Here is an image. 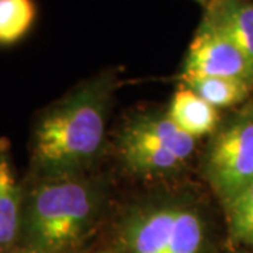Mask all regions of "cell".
Returning <instances> with one entry per match:
<instances>
[{
  "label": "cell",
  "mask_w": 253,
  "mask_h": 253,
  "mask_svg": "<svg viewBox=\"0 0 253 253\" xmlns=\"http://www.w3.org/2000/svg\"><path fill=\"white\" fill-rule=\"evenodd\" d=\"M114 73L83 82L37 117L30 144L33 176L82 174L99 159L106 141Z\"/></svg>",
  "instance_id": "6da1fadb"
},
{
  "label": "cell",
  "mask_w": 253,
  "mask_h": 253,
  "mask_svg": "<svg viewBox=\"0 0 253 253\" xmlns=\"http://www.w3.org/2000/svg\"><path fill=\"white\" fill-rule=\"evenodd\" d=\"M196 1H199V3H201V4L204 6V4H207L210 0H196Z\"/></svg>",
  "instance_id": "9a60e30c"
},
{
  "label": "cell",
  "mask_w": 253,
  "mask_h": 253,
  "mask_svg": "<svg viewBox=\"0 0 253 253\" xmlns=\"http://www.w3.org/2000/svg\"><path fill=\"white\" fill-rule=\"evenodd\" d=\"M82 253H120L113 246V245H110V246H104V248H100V249H93V251H83Z\"/></svg>",
  "instance_id": "4fadbf2b"
},
{
  "label": "cell",
  "mask_w": 253,
  "mask_h": 253,
  "mask_svg": "<svg viewBox=\"0 0 253 253\" xmlns=\"http://www.w3.org/2000/svg\"><path fill=\"white\" fill-rule=\"evenodd\" d=\"M232 242L253 251V184L222 204Z\"/></svg>",
  "instance_id": "7c38bea8"
},
{
  "label": "cell",
  "mask_w": 253,
  "mask_h": 253,
  "mask_svg": "<svg viewBox=\"0 0 253 253\" xmlns=\"http://www.w3.org/2000/svg\"><path fill=\"white\" fill-rule=\"evenodd\" d=\"M234 253H253V251L251 249V251H244V252H234Z\"/></svg>",
  "instance_id": "2e32d148"
},
{
  "label": "cell",
  "mask_w": 253,
  "mask_h": 253,
  "mask_svg": "<svg viewBox=\"0 0 253 253\" xmlns=\"http://www.w3.org/2000/svg\"><path fill=\"white\" fill-rule=\"evenodd\" d=\"M194 78H228L253 83V63L229 40L201 23L180 73V81Z\"/></svg>",
  "instance_id": "8992f818"
},
{
  "label": "cell",
  "mask_w": 253,
  "mask_h": 253,
  "mask_svg": "<svg viewBox=\"0 0 253 253\" xmlns=\"http://www.w3.org/2000/svg\"><path fill=\"white\" fill-rule=\"evenodd\" d=\"M24 183L21 246L45 253H82L106 208L103 183L86 173L33 176Z\"/></svg>",
  "instance_id": "7a4b0ae2"
},
{
  "label": "cell",
  "mask_w": 253,
  "mask_h": 253,
  "mask_svg": "<svg viewBox=\"0 0 253 253\" xmlns=\"http://www.w3.org/2000/svg\"><path fill=\"white\" fill-rule=\"evenodd\" d=\"M111 245L120 253H221L207 207L186 191H159L128 204Z\"/></svg>",
  "instance_id": "3957f363"
},
{
  "label": "cell",
  "mask_w": 253,
  "mask_h": 253,
  "mask_svg": "<svg viewBox=\"0 0 253 253\" xmlns=\"http://www.w3.org/2000/svg\"><path fill=\"white\" fill-rule=\"evenodd\" d=\"M197 139L181 131L168 110L136 113L121 126L117 154L124 169L136 177H172L186 168L196 152Z\"/></svg>",
  "instance_id": "277c9868"
},
{
  "label": "cell",
  "mask_w": 253,
  "mask_h": 253,
  "mask_svg": "<svg viewBox=\"0 0 253 253\" xmlns=\"http://www.w3.org/2000/svg\"><path fill=\"white\" fill-rule=\"evenodd\" d=\"M168 114L181 131L196 139L212 135L221 124L219 110L184 84L174 91Z\"/></svg>",
  "instance_id": "9c48e42d"
},
{
  "label": "cell",
  "mask_w": 253,
  "mask_h": 253,
  "mask_svg": "<svg viewBox=\"0 0 253 253\" xmlns=\"http://www.w3.org/2000/svg\"><path fill=\"white\" fill-rule=\"evenodd\" d=\"M201 23L229 40L253 63V3L210 0L204 4Z\"/></svg>",
  "instance_id": "ba28073f"
},
{
  "label": "cell",
  "mask_w": 253,
  "mask_h": 253,
  "mask_svg": "<svg viewBox=\"0 0 253 253\" xmlns=\"http://www.w3.org/2000/svg\"><path fill=\"white\" fill-rule=\"evenodd\" d=\"M201 172L221 204L253 184V106L221 121L206 146Z\"/></svg>",
  "instance_id": "5b68a950"
},
{
  "label": "cell",
  "mask_w": 253,
  "mask_h": 253,
  "mask_svg": "<svg viewBox=\"0 0 253 253\" xmlns=\"http://www.w3.org/2000/svg\"><path fill=\"white\" fill-rule=\"evenodd\" d=\"M24 183L18 180L7 138H0V253L21 246Z\"/></svg>",
  "instance_id": "52a82bcc"
},
{
  "label": "cell",
  "mask_w": 253,
  "mask_h": 253,
  "mask_svg": "<svg viewBox=\"0 0 253 253\" xmlns=\"http://www.w3.org/2000/svg\"><path fill=\"white\" fill-rule=\"evenodd\" d=\"M180 82L217 110L244 103L253 87L251 82L228 78H194Z\"/></svg>",
  "instance_id": "30bf717a"
},
{
  "label": "cell",
  "mask_w": 253,
  "mask_h": 253,
  "mask_svg": "<svg viewBox=\"0 0 253 253\" xmlns=\"http://www.w3.org/2000/svg\"><path fill=\"white\" fill-rule=\"evenodd\" d=\"M13 253H45V252L37 251V249H33V248H27V246H20L17 251H14Z\"/></svg>",
  "instance_id": "5bb4252c"
},
{
  "label": "cell",
  "mask_w": 253,
  "mask_h": 253,
  "mask_svg": "<svg viewBox=\"0 0 253 253\" xmlns=\"http://www.w3.org/2000/svg\"><path fill=\"white\" fill-rule=\"evenodd\" d=\"M36 17L34 0H0V46L21 41L33 28Z\"/></svg>",
  "instance_id": "8fae6325"
}]
</instances>
